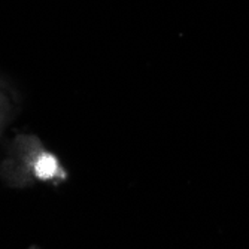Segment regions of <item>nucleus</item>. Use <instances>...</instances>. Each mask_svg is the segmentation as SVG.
Masks as SVG:
<instances>
[{
  "mask_svg": "<svg viewBox=\"0 0 249 249\" xmlns=\"http://www.w3.org/2000/svg\"><path fill=\"white\" fill-rule=\"evenodd\" d=\"M58 170H60L58 160L53 154L43 152L37 157V160L35 163V175L37 179L40 180L53 179L54 176H57Z\"/></svg>",
  "mask_w": 249,
  "mask_h": 249,
  "instance_id": "f257e3e1",
  "label": "nucleus"
}]
</instances>
